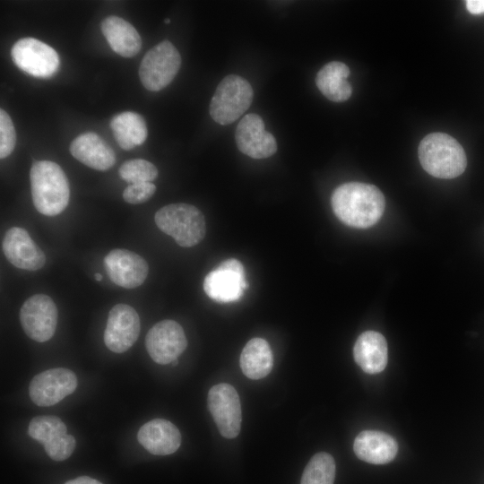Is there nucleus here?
<instances>
[{
  "label": "nucleus",
  "instance_id": "1",
  "mask_svg": "<svg viewBox=\"0 0 484 484\" xmlns=\"http://www.w3.org/2000/svg\"><path fill=\"white\" fill-rule=\"evenodd\" d=\"M331 204L334 214L341 222L350 227L365 229L379 220L385 201L376 186L349 182L339 186L333 191Z\"/></svg>",
  "mask_w": 484,
  "mask_h": 484
},
{
  "label": "nucleus",
  "instance_id": "2",
  "mask_svg": "<svg viewBox=\"0 0 484 484\" xmlns=\"http://www.w3.org/2000/svg\"><path fill=\"white\" fill-rule=\"evenodd\" d=\"M30 179L32 202L39 213L56 216L66 208L70 197L69 182L58 164L50 160L34 162Z\"/></svg>",
  "mask_w": 484,
  "mask_h": 484
},
{
  "label": "nucleus",
  "instance_id": "3",
  "mask_svg": "<svg viewBox=\"0 0 484 484\" xmlns=\"http://www.w3.org/2000/svg\"><path fill=\"white\" fill-rule=\"evenodd\" d=\"M419 159L422 168L439 178H454L463 173L467 158L462 145L445 133H432L419 143Z\"/></svg>",
  "mask_w": 484,
  "mask_h": 484
},
{
  "label": "nucleus",
  "instance_id": "4",
  "mask_svg": "<svg viewBox=\"0 0 484 484\" xmlns=\"http://www.w3.org/2000/svg\"><path fill=\"white\" fill-rule=\"evenodd\" d=\"M158 228L172 237L183 247L197 245L205 236V220L202 212L192 204L171 203L155 214Z\"/></svg>",
  "mask_w": 484,
  "mask_h": 484
},
{
  "label": "nucleus",
  "instance_id": "5",
  "mask_svg": "<svg viewBox=\"0 0 484 484\" xmlns=\"http://www.w3.org/2000/svg\"><path fill=\"white\" fill-rule=\"evenodd\" d=\"M253 97V88L245 78L227 75L218 84L212 98L210 115L216 123L229 125L249 108Z\"/></svg>",
  "mask_w": 484,
  "mask_h": 484
},
{
  "label": "nucleus",
  "instance_id": "6",
  "mask_svg": "<svg viewBox=\"0 0 484 484\" xmlns=\"http://www.w3.org/2000/svg\"><path fill=\"white\" fill-rule=\"evenodd\" d=\"M181 56L176 47L163 40L151 48L142 59L139 77L145 89L159 91L168 86L177 75Z\"/></svg>",
  "mask_w": 484,
  "mask_h": 484
},
{
  "label": "nucleus",
  "instance_id": "7",
  "mask_svg": "<svg viewBox=\"0 0 484 484\" xmlns=\"http://www.w3.org/2000/svg\"><path fill=\"white\" fill-rule=\"evenodd\" d=\"M11 56L21 70L38 78L51 77L60 65L56 51L34 38H23L16 41L11 49Z\"/></svg>",
  "mask_w": 484,
  "mask_h": 484
},
{
  "label": "nucleus",
  "instance_id": "8",
  "mask_svg": "<svg viewBox=\"0 0 484 484\" xmlns=\"http://www.w3.org/2000/svg\"><path fill=\"white\" fill-rule=\"evenodd\" d=\"M207 404L221 436L236 437L242 421L240 399L236 389L226 383L213 385L209 390Z\"/></svg>",
  "mask_w": 484,
  "mask_h": 484
},
{
  "label": "nucleus",
  "instance_id": "9",
  "mask_svg": "<svg viewBox=\"0 0 484 484\" xmlns=\"http://www.w3.org/2000/svg\"><path fill=\"white\" fill-rule=\"evenodd\" d=\"M58 312L52 298L44 294L29 298L20 310V322L25 333L32 340L44 342L55 333Z\"/></svg>",
  "mask_w": 484,
  "mask_h": 484
},
{
  "label": "nucleus",
  "instance_id": "10",
  "mask_svg": "<svg viewBox=\"0 0 484 484\" xmlns=\"http://www.w3.org/2000/svg\"><path fill=\"white\" fill-rule=\"evenodd\" d=\"M246 286L244 267L235 258L223 261L211 271L203 281L206 295L220 303L238 300Z\"/></svg>",
  "mask_w": 484,
  "mask_h": 484
},
{
  "label": "nucleus",
  "instance_id": "11",
  "mask_svg": "<svg viewBox=\"0 0 484 484\" xmlns=\"http://www.w3.org/2000/svg\"><path fill=\"white\" fill-rule=\"evenodd\" d=\"M76 387L77 377L72 370L56 367L36 375L30 383L29 393L36 405L48 407L73 393Z\"/></svg>",
  "mask_w": 484,
  "mask_h": 484
},
{
  "label": "nucleus",
  "instance_id": "12",
  "mask_svg": "<svg viewBox=\"0 0 484 484\" xmlns=\"http://www.w3.org/2000/svg\"><path fill=\"white\" fill-rule=\"evenodd\" d=\"M145 346L153 361L166 365L176 360L184 352L187 340L178 323L163 320L149 330L145 337Z\"/></svg>",
  "mask_w": 484,
  "mask_h": 484
},
{
  "label": "nucleus",
  "instance_id": "13",
  "mask_svg": "<svg viewBox=\"0 0 484 484\" xmlns=\"http://www.w3.org/2000/svg\"><path fill=\"white\" fill-rule=\"evenodd\" d=\"M140 326V318L134 307L126 304L114 306L108 313L104 332L105 345L113 352H125L137 341Z\"/></svg>",
  "mask_w": 484,
  "mask_h": 484
},
{
  "label": "nucleus",
  "instance_id": "14",
  "mask_svg": "<svg viewBox=\"0 0 484 484\" xmlns=\"http://www.w3.org/2000/svg\"><path fill=\"white\" fill-rule=\"evenodd\" d=\"M235 140L238 150L253 158L265 159L277 151L274 136L265 130L264 123L260 116L250 113L239 121Z\"/></svg>",
  "mask_w": 484,
  "mask_h": 484
},
{
  "label": "nucleus",
  "instance_id": "15",
  "mask_svg": "<svg viewBox=\"0 0 484 484\" xmlns=\"http://www.w3.org/2000/svg\"><path fill=\"white\" fill-rule=\"evenodd\" d=\"M104 266L109 279L125 289L142 285L149 269L141 255L126 249L111 250L104 258Z\"/></svg>",
  "mask_w": 484,
  "mask_h": 484
},
{
  "label": "nucleus",
  "instance_id": "16",
  "mask_svg": "<svg viewBox=\"0 0 484 484\" xmlns=\"http://www.w3.org/2000/svg\"><path fill=\"white\" fill-rule=\"evenodd\" d=\"M2 247L6 259L17 268L36 271L46 263L45 254L22 228L9 229L4 237Z\"/></svg>",
  "mask_w": 484,
  "mask_h": 484
},
{
  "label": "nucleus",
  "instance_id": "17",
  "mask_svg": "<svg viewBox=\"0 0 484 484\" xmlns=\"http://www.w3.org/2000/svg\"><path fill=\"white\" fill-rule=\"evenodd\" d=\"M137 439L148 452L155 455L171 454L181 445L178 428L163 419H154L143 424L137 433Z\"/></svg>",
  "mask_w": 484,
  "mask_h": 484
},
{
  "label": "nucleus",
  "instance_id": "18",
  "mask_svg": "<svg viewBox=\"0 0 484 484\" xmlns=\"http://www.w3.org/2000/svg\"><path fill=\"white\" fill-rule=\"evenodd\" d=\"M69 150L77 160L96 170H108L116 163L113 149L95 133L80 134L71 143Z\"/></svg>",
  "mask_w": 484,
  "mask_h": 484
},
{
  "label": "nucleus",
  "instance_id": "19",
  "mask_svg": "<svg viewBox=\"0 0 484 484\" xmlns=\"http://www.w3.org/2000/svg\"><path fill=\"white\" fill-rule=\"evenodd\" d=\"M355 454L362 461L373 464H385L395 457L398 445L394 438L381 431L360 432L353 444Z\"/></svg>",
  "mask_w": 484,
  "mask_h": 484
},
{
  "label": "nucleus",
  "instance_id": "20",
  "mask_svg": "<svg viewBox=\"0 0 484 484\" xmlns=\"http://www.w3.org/2000/svg\"><path fill=\"white\" fill-rule=\"evenodd\" d=\"M353 356L364 372L380 373L387 364V344L385 337L375 331L362 333L354 344Z\"/></svg>",
  "mask_w": 484,
  "mask_h": 484
},
{
  "label": "nucleus",
  "instance_id": "21",
  "mask_svg": "<svg viewBox=\"0 0 484 484\" xmlns=\"http://www.w3.org/2000/svg\"><path fill=\"white\" fill-rule=\"evenodd\" d=\"M100 28L110 48L121 56L132 57L140 51L142 39L138 31L123 18L108 16L101 22Z\"/></svg>",
  "mask_w": 484,
  "mask_h": 484
},
{
  "label": "nucleus",
  "instance_id": "22",
  "mask_svg": "<svg viewBox=\"0 0 484 484\" xmlns=\"http://www.w3.org/2000/svg\"><path fill=\"white\" fill-rule=\"evenodd\" d=\"M349 67L341 62L333 61L324 65L315 76V84L322 94L334 102L347 100L352 93L350 83L347 81Z\"/></svg>",
  "mask_w": 484,
  "mask_h": 484
},
{
  "label": "nucleus",
  "instance_id": "23",
  "mask_svg": "<svg viewBox=\"0 0 484 484\" xmlns=\"http://www.w3.org/2000/svg\"><path fill=\"white\" fill-rule=\"evenodd\" d=\"M273 357L269 343L263 338H253L243 348L240 367L250 379L265 377L272 370Z\"/></svg>",
  "mask_w": 484,
  "mask_h": 484
},
{
  "label": "nucleus",
  "instance_id": "24",
  "mask_svg": "<svg viewBox=\"0 0 484 484\" xmlns=\"http://www.w3.org/2000/svg\"><path fill=\"white\" fill-rule=\"evenodd\" d=\"M110 128L118 145L125 151L143 143L148 134L143 117L132 111L115 116L110 121Z\"/></svg>",
  "mask_w": 484,
  "mask_h": 484
},
{
  "label": "nucleus",
  "instance_id": "25",
  "mask_svg": "<svg viewBox=\"0 0 484 484\" xmlns=\"http://www.w3.org/2000/svg\"><path fill=\"white\" fill-rule=\"evenodd\" d=\"M335 462L333 456L321 452L315 454L304 469L300 484H333Z\"/></svg>",
  "mask_w": 484,
  "mask_h": 484
},
{
  "label": "nucleus",
  "instance_id": "26",
  "mask_svg": "<svg viewBox=\"0 0 484 484\" xmlns=\"http://www.w3.org/2000/svg\"><path fill=\"white\" fill-rule=\"evenodd\" d=\"M28 434L44 445L53 439L67 434V428L58 417L37 416L30 420Z\"/></svg>",
  "mask_w": 484,
  "mask_h": 484
},
{
  "label": "nucleus",
  "instance_id": "27",
  "mask_svg": "<svg viewBox=\"0 0 484 484\" xmlns=\"http://www.w3.org/2000/svg\"><path fill=\"white\" fill-rule=\"evenodd\" d=\"M122 179L131 184L151 182L158 177L157 168L148 160L134 159L125 161L118 169Z\"/></svg>",
  "mask_w": 484,
  "mask_h": 484
},
{
  "label": "nucleus",
  "instance_id": "28",
  "mask_svg": "<svg viewBox=\"0 0 484 484\" xmlns=\"http://www.w3.org/2000/svg\"><path fill=\"white\" fill-rule=\"evenodd\" d=\"M16 144V132L10 116L0 110V158L9 156Z\"/></svg>",
  "mask_w": 484,
  "mask_h": 484
},
{
  "label": "nucleus",
  "instance_id": "29",
  "mask_svg": "<svg viewBox=\"0 0 484 484\" xmlns=\"http://www.w3.org/2000/svg\"><path fill=\"white\" fill-rule=\"evenodd\" d=\"M76 445L75 438L65 434L44 445L47 454L54 461H64L70 457Z\"/></svg>",
  "mask_w": 484,
  "mask_h": 484
},
{
  "label": "nucleus",
  "instance_id": "30",
  "mask_svg": "<svg viewBox=\"0 0 484 484\" xmlns=\"http://www.w3.org/2000/svg\"><path fill=\"white\" fill-rule=\"evenodd\" d=\"M156 186L151 182L129 185L123 192L124 200L131 204L147 202L154 194Z\"/></svg>",
  "mask_w": 484,
  "mask_h": 484
},
{
  "label": "nucleus",
  "instance_id": "31",
  "mask_svg": "<svg viewBox=\"0 0 484 484\" xmlns=\"http://www.w3.org/2000/svg\"><path fill=\"white\" fill-rule=\"evenodd\" d=\"M465 5L471 14H484V0H467Z\"/></svg>",
  "mask_w": 484,
  "mask_h": 484
},
{
  "label": "nucleus",
  "instance_id": "32",
  "mask_svg": "<svg viewBox=\"0 0 484 484\" xmlns=\"http://www.w3.org/2000/svg\"><path fill=\"white\" fill-rule=\"evenodd\" d=\"M65 484H102L99 480L88 476L78 477L74 480L65 482Z\"/></svg>",
  "mask_w": 484,
  "mask_h": 484
},
{
  "label": "nucleus",
  "instance_id": "33",
  "mask_svg": "<svg viewBox=\"0 0 484 484\" xmlns=\"http://www.w3.org/2000/svg\"><path fill=\"white\" fill-rule=\"evenodd\" d=\"M95 279L100 281L102 280V275L100 273H95Z\"/></svg>",
  "mask_w": 484,
  "mask_h": 484
},
{
  "label": "nucleus",
  "instance_id": "34",
  "mask_svg": "<svg viewBox=\"0 0 484 484\" xmlns=\"http://www.w3.org/2000/svg\"><path fill=\"white\" fill-rule=\"evenodd\" d=\"M164 22H165V23H169V22H170V19H168V18L165 19V20H164Z\"/></svg>",
  "mask_w": 484,
  "mask_h": 484
}]
</instances>
